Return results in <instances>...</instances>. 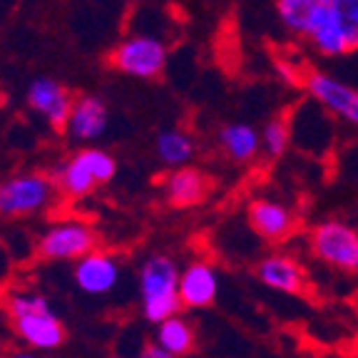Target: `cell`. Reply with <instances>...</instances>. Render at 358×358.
<instances>
[{"mask_svg":"<svg viewBox=\"0 0 358 358\" xmlns=\"http://www.w3.org/2000/svg\"><path fill=\"white\" fill-rule=\"evenodd\" d=\"M219 147L234 164H249L262 155V132L249 122H229L219 129Z\"/></svg>","mask_w":358,"mask_h":358,"instance_id":"obj_17","label":"cell"},{"mask_svg":"<svg viewBox=\"0 0 358 358\" xmlns=\"http://www.w3.org/2000/svg\"><path fill=\"white\" fill-rule=\"evenodd\" d=\"M319 8V0H276V15L289 33L303 35L311 25V17Z\"/></svg>","mask_w":358,"mask_h":358,"instance_id":"obj_20","label":"cell"},{"mask_svg":"<svg viewBox=\"0 0 358 358\" xmlns=\"http://www.w3.org/2000/svg\"><path fill=\"white\" fill-rule=\"evenodd\" d=\"M92 249H97L95 229L90 222L78 217L50 222L35 244V252L43 262H78Z\"/></svg>","mask_w":358,"mask_h":358,"instance_id":"obj_6","label":"cell"},{"mask_svg":"<svg viewBox=\"0 0 358 358\" xmlns=\"http://www.w3.org/2000/svg\"><path fill=\"white\" fill-rule=\"evenodd\" d=\"M246 224L257 236L268 244H281L291 239L299 229L296 212L276 196H254L246 204Z\"/></svg>","mask_w":358,"mask_h":358,"instance_id":"obj_8","label":"cell"},{"mask_svg":"<svg viewBox=\"0 0 358 358\" xmlns=\"http://www.w3.org/2000/svg\"><path fill=\"white\" fill-rule=\"evenodd\" d=\"M259 132H262V152L268 159H281L289 152L294 132H291V122L286 117L266 120V124Z\"/></svg>","mask_w":358,"mask_h":358,"instance_id":"obj_21","label":"cell"},{"mask_svg":"<svg viewBox=\"0 0 358 358\" xmlns=\"http://www.w3.org/2000/svg\"><path fill=\"white\" fill-rule=\"evenodd\" d=\"M140 358H182V356H174V353L164 351V348H159L155 341H152V343H145V348H142Z\"/></svg>","mask_w":358,"mask_h":358,"instance_id":"obj_23","label":"cell"},{"mask_svg":"<svg viewBox=\"0 0 358 358\" xmlns=\"http://www.w3.org/2000/svg\"><path fill=\"white\" fill-rule=\"evenodd\" d=\"M303 87L313 102H319L329 115L341 117L343 122L358 127V90L346 85L343 80L334 78L329 73H311L303 75Z\"/></svg>","mask_w":358,"mask_h":358,"instance_id":"obj_9","label":"cell"},{"mask_svg":"<svg viewBox=\"0 0 358 358\" xmlns=\"http://www.w3.org/2000/svg\"><path fill=\"white\" fill-rule=\"evenodd\" d=\"M257 279L266 289L279 291V294H289V296H301L308 284L306 271L299 264V259L286 252L264 254L257 262Z\"/></svg>","mask_w":358,"mask_h":358,"instance_id":"obj_12","label":"cell"},{"mask_svg":"<svg viewBox=\"0 0 358 358\" xmlns=\"http://www.w3.org/2000/svg\"><path fill=\"white\" fill-rule=\"evenodd\" d=\"M140 353L142 351H137V353H115V358H140Z\"/></svg>","mask_w":358,"mask_h":358,"instance_id":"obj_25","label":"cell"},{"mask_svg":"<svg viewBox=\"0 0 358 358\" xmlns=\"http://www.w3.org/2000/svg\"><path fill=\"white\" fill-rule=\"evenodd\" d=\"M122 276V264L115 254L92 249L73 264V279L83 294L87 296H105L117 289Z\"/></svg>","mask_w":358,"mask_h":358,"instance_id":"obj_10","label":"cell"},{"mask_svg":"<svg viewBox=\"0 0 358 358\" xmlns=\"http://www.w3.org/2000/svg\"><path fill=\"white\" fill-rule=\"evenodd\" d=\"M219 296V271L207 259H192L179 274V299L187 311L214 306Z\"/></svg>","mask_w":358,"mask_h":358,"instance_id":"obj_11","label":"cell"},{"mask_svg":"<svg viewBox=\"0 0 358 358\" xmlns=\"http://www.w3.org/2000/svg\"><path fill=\"white\" fill-rule=\"evenodd\" d=\"M152 341L157 343L164 351L174 353V356H192L196 351V329L187 316L182 313H174L169 319L155 324V336Z\"/></svg>","mask_w":358,"mask_h":358,"instance_id":"obj_18","label":"cell"},{"mask_svg":"<svg viewBox=\"0 0 358 358\" xmlns=\"http://www.w3.org/2000/svg\"><path fill=\"white\" fill-rule=\"evenodd\" d=\"M57 185L52 174L20 172L0 182V217L25 219L43 214L55 201Z\"/></svg>","mask_w":358,"mask_h":358,"instance_id":"obj_4","label":"cell"},{"mask_svg":"<svg viewBox=\"0 0 358 358\" xmlns=\"http://www.w3.org/2000/svg\"><path fill=\"white\" fill-rule=\"evenodd\" d=\"M70 140L75 142H92L102 137L107 129V107L100 97L83 95L73 102L70 117L65 124Z\"/></svg>","mask_w":358,"mask_h":358,"instance_id":"obj_16","label":"cell"},{"mask_svg":"<svg viewBox=\"0 0 358 358\" xmlns=\"http://www.w3.org/2000/svg\"><path fill=\"white\" fill-rule=\"evenodd\" d=\"M334 8H336V13H338L341 25L346 28L353 50H356L358 48V0H336Z\"/></svg>","mask_w":358,"mask_h":358,"instance_id":"obj_22","label":"cell"},{"mask_svg":"<svg viewBox=\"0 0 358 358\" xmlns=\"http://www.w3.org/2000/svg\"><path fill=\"white\" fill-rule=\"evenodd\" d=\"M319 3H321V6H334L336 0H319Z\"/></svg>","mask_w":358,"mask_h":358,"instance_id":"obj_26","label":"cell"},{"mask_svg":"<svg viewBox=\"0 0 358 358\" xmlns=\"http://www.w3.org/2000/svg\"><path fill=\"white\" fill-rule=\"evenodd\" d=\"M306 38L316 48V52L326 57H338L353 50L346 28L338 20V13H336L334 6H321L319 3L311 17V25L306 30Z\"/></svg>","mask_w":358,"mask_h":358,"instance_id":"obj_15","label":"cell"},{"mask_svg":"<svg viewBox=\"0 0 358 358\" xmlns=\"http://www.w3.org/2000/svg\"><path fill=\"white\" fill-rule=\"evenodd\" d=\"M356 358H358V341H356Z\"/></svg>","mask_w":358,"mask_h":358,"instance_id":"obj_27","label":"cell"},{"mask_svg":"<svg viewBox=\"0 0 358 358\" xmlns=\"http://www.w3.org/2000/svg\"><path fill=\"white\" fill-rule=\"evenodd\" d=\"M162 192L169 207L174 209H192L207 199L212 192V179L199 167H174L164 174Z\"/></svg>","mask_w":358,"mask_h":358,"instance_id":"obj_13","label":"cell"},{"mask_svg":"<svg viewBox=\"0 0 358 358\" xmlns=\"http://www.w3.org/2000/svg\"><path fill=\"white\" fill-rule=\"evenodd\" d=\"M115 172H117V159L110 152L97 150V147H83L70 159H65L52 177L62 196L83 199L92 194L100 185L112 182Z\"/></svg>","mask_w":358,"mask_h":358,"instance_id":"obj_3","label":"cell"},{"mask_svg":"<svg viewBox=\"0 0 358 358\" xmlns=\"http://www.w3.org/2000/svg\"><path fill=\"white\" fill-rule=\"evenodd\" d=\"M3 311L10 321L13 334L22 346L48 353L65 343V326L50 308V301L35 286L15 284L0 299Z\"/></svg>","mask_w":358,"mask_h":358,"instance_id":"obj_1","label":"cell"},{"mask_svg":"<svg viewBox=\"0 0 358 358\" xmlns=\"http://www.w3.org/2000/svg\"><path fill=\"white\" fill-rule=\"evenodd\" d=\"M179 274L182 268L169 254H152L142 262L137 281H140V311L145 321L159 324L174 313H182Z\"/></svg>","mask_w":358,"mask_h":358,"instance_id":"obj_2","label":"cell"},{"mask_svg":"<svg viewBox=\"0 0 358 358\" xmlns=\"http://www.w3.org/2000/svg\"><path fill=\"white\" fill-rule=\"evenodd\" d=\"M308 249L326 266L341 274H358V227L343 219H324L308 231Z\"/></svg>","mask_w":358,"mask_h":358,"instance_id":"obj_5","label":"cell"},{"mask_svg":"<svg viewBox=\"0 0 358 358\" xmlns=\"http://www.w3.org/2000/svg\"><path fill=\"white\" fill-rule=\"evenodd\" d=\"M0 358H43L40 356V351H33V348H13V351H6L0 353Z\"/></svg>","mask_w":358,"mask_h":358,"instance_id":"obj_24","label":"cell"},{"mask_svg":"<svg viewBox=\"0 0 358 358\" xmlns=\"http://www.w3.org/2000/svg\"><path fill=\"white\" fill-rule=\"evenodd\" d=\"M155 152L164 167H185L194 157V140L185 129H162V132L157 134Z\"/></svg>","mask_w":358,"mask_h":358,"instance_id":"obj_19","label":"cell"},{"mask_svg":"<svg viewBox=\"0 0 358 358\" xmlns=\"http://www.w3.org/2000/svg\"><path fill=\"white\" fill-rule=\"evenodd\" d=\"M110 65L137 80L159 78L167 67V45L152 35H132L110 52Z\"/></svg>","mask_w":358,"mask_h":358,"instance_id":"obj_7","label":"cell"},{"mask_svg":"<svg viewBox=\"0 0 358 358\" xmlns=\"http://www.w3.org/2000/svg\"><path fill=\"white\" fill-rule=\"evenodd\" d=\"M73 102L75 100L70 97L65 85H60L52 78H35L28 87V105L38 115H43L48 124H52L55 129H65Z\"/></svg>","mask_w":358,"mask_h":358,"instance_id":"obj_14","label":"cell"}]
</instances>
